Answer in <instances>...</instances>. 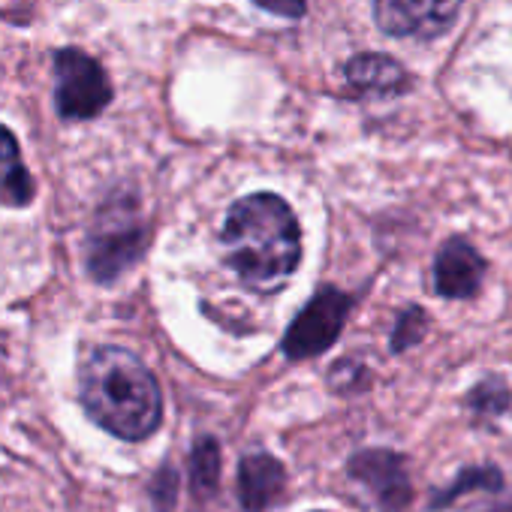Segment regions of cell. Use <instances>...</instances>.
I'll return each mask as SVG.
<instances>
[{"label": "cell", "mask_w": 512, "mask_h": 512, "mask_svg": "<svg viewBox=\"0 0 512 512\" xmlns=\"http://www.w3.org/2000/svg\"><path fill=\"white\" fill-rule=\"evenodd\" d=\"M485 272V256L464 235H452L434 256L431 284L440 299H473L482 290Z\"/></svg>", "instance_id": "ba28073f"}, {"label": "cell", "mask_w": 512, "mask_h": 512, "mask_svg": "<svg viewBox=\"0 0 512 512\" xmlns=\"http://www.w3.org/2000/svg\"><path fill=\"white\" fill-rule=\"evenodd\" d=\"M464 0H374V22L392 40L431 43L449 34Z\"/></svg>", "instance_id": "52a82bcc"}, {"label": "cell", "mask_w": 512, "mask_h": 512, "mask_svg": "<svg viewBox=\"0 0 512 512\" xmlns=\"http://www.w3.org/2000/svg\"><path fill=\"white\" fill-rule=\"evenodd\" d=\"M344 82L359 97H383V100L386 97H401L413 85V79L401 67V61H395L392 55H383V52L353 55L344 64Z\"/></svg>", "instance_id": "30bf717a"}, {"label": "cell", "mask_w": 512, "mask_h": 512, "mask_svg": "<svg viewBox=\"0 0 512 512\" xmlns=\"http://www.w3.org/2000/svg\"><path fill=\"white\" fill-rule=\"evenodd\" d=\"M76 386L85 416L118 440L142 443L163 425L160 380L121 344L91 347L79 365Z\"/></svg>", "instance_id": "7a4b0ae2"}, {"label": "cell", "mask_w": 512, "mask_h": 512, "mask_svg": "<svg viewBox=\"0 0 512 512\" xmlns=\"http://www.w3.org/2000/svg\"><path fill=\"white\" fill-rule=\"evenodd\" d=\"M145 491H148V500H151L154 512H172L175 503H178V491H181V476H178V470H175L169 461L160 464V467L151 473Z\"/></svg>", "instance_id": "e0dca14e"}, {"label": "cell", "mask_w": 512, "mask_h": 512, "mask_svg": "<svg viewBox=\"0 0 512 512\" xmlns=\"http://www.w3.org/2000/svg\"><path fill=\"white\" fill-rule=\"evenodd\" d=\"M287 491V467L272 452H247L238 461L241 512H269Z\"/></svg>", "instance_id": "9c48e42d"}, {"label": "cell", "mask_w": 512, "mask_h": 512, "mask_svg": "<svg viewBox=\"0 0 512 512\" xmlns=\"http://www.w3.org/2000/svg\"><path fill=\"white\" fill-rule=\"evenodd\" d=\"M52 76H55V112L67 124L94 121L115 100V88L106 67L79 46H61L52 52Z\"/></svg>", "instance_id": "277c9868"}, {"label": "cell", "mask_w": 512, "mask_h": 512, "mask_svg": "<svg viewBox=\"0 0 512 512\" xmlns=\"http://www.w3.org/2000/svg\"><path fill=\"white\" fill-rule=\"evenodd\" d=\"M326 380H329V389L338 392V395H362V392L371 389L374 371H371L362 359L347 356V359H338V362L329 368Z\"/></svg>", "instance_id": "2e32d148"}, {"label": "cell", "mask_w": 512, "mask_h": 512, "mask_svg": "<svg viewBox=\"0 0 512 512\" xmlns=\"http://www.w3.org/2000/svg\"><path fill=\"white\" fill-rule=\"evenodd\" d=\"M428 311L422 305H407L398 311L395 323H392V332H389V350L395 356L413 350L416 344H422V338L428 335Z\"/></svg>", "instance_id": "9a60e30c"}, {"label": "cell", "mask_w": 512, "mask_h": 512, "mask_svg": "<svg viewBox=\"0 0 512 512\" xmlns=\"http://www.w3.org/2000/svg\"><path fill=\"white\" fill-rule=\"evenodd\" d=\"M503 491V470L497 464H470V467H461L440 491L431 494V503L428 509H449L455 500L461 497H470V494H497Z\"/></svg>", "instance_id": "7c38bea8"}, {"label": "cell", "mask_w": 512, "mask_h": 512, "mask_svg": "<svg viewBox=\"0 0 512 512\" xmlns=\"http://www.w3.org/2000/svg\"><path fill=\"white\" fill-rule=\"evenodd\" d=\"M148 241L151 223L145 217L139 190L133 184L112 187L97 202L85 232V275L97 287L118 284L127 272H133L142 263V256L148 253Z\"/></svg>", "instance_id": "3957f363"}, {"label": "cell", "mask_w": 512, "mask_h": 512, "mask_svg": "<svg viewBox=\"0 0 512 512\" xmlns=\"http://www.w3.org/2000/svg\"><path fill=\"white\" fill-rule=\"evenodd\" d=\"M253 7H260L263 13L287 19V22H299L308 13V0H253Z\"/></svg>", "instance_id": "ac0fdd59"}, {"label": "cell", "mask_w": 512, "mask_h": 512, "mask_svg": "<svg viewBox=\"0 0 512 512\" xmlns=\"http://www.w3.org/2000/svg\"><path fill=\"white\" fill-rule=\"evenodd\" d=\"M187 473H190V491L199 500H208L217 491L220 473H223V449H220L217 437L199 434L193 440L190 458H187Z\"/></svg>", "instance_id": "4fadbf2b"}, {"label": "cell", "mask_w": 512, "mask_h": 512, "mask_svg": "<svg viewBox=\"0 0 512 512\" xmlns=\"http://www.w3.org/2000/svg\"><path fill=\"white\" fill-rule=\"evenodd\" d=\"M353 305H356L353 293H344L341 287H332V284L317 287V293L308 299V305L287 326V332L281 338V353L290 362H305V359L323 356L341 338Z\"/></svg>", "instance_id": "5b68a950"}, {"label": "cell", "mask_w": 512, "mask_h": 512, "mask_svg": "<svg viewBox=\"0 0 512 512\" xmlns=\"http://www.w3.org/2000/svg\"><path fill=\"white\" fill-rule=\"evenodd\" d=\"M223 263L253 293H278L302 263V226L278 193L235 199L220 229Z\"/></svg>", "instance_id": "6da1fadb"}, {"label": "cell", "mask_w": 512, "mask_h": 512, "mask_svg": "<svg viewBox=\"0 0 512 512\" xmlns=\"http://www.w3.org/2000/svg\"><path fill=\"white\" fill-rule=\"evenodd\" d=\"M464 407L479 422L500 419L512 407V386L503 377L488 374V377H482V380H476L470 386V392L464 395Z\"/></svg>", "instance_id": "5bb4252c"}, {"label": "cell", "mask_w": 512, "mask_h": 512, "mask_svg": "<svg viewBox=\"0 0 512 512\" xmlns=\"http://www.w3.org/2000/svg\"><path fill=\"white\" fill-rule=\"evenodd\" d=\"M347 476L371 494L380 512H407L413 503L410 461L395 449L374 446L353 452L347 461Z\"/></svg>", "instance_id": "8992f818"}, {"label": "cell", "mask_w": 512, "mask_h": 512, "mask_svg": "<svg viewBox=\"0 0 512 512\" xmlns=\"http://www.w3.org/2000/svg\"><path fill=\"white\" fill-rule=\"evenodd\" d=\"M37 199V181L25 163L19 136L0 124V205L4 208H31Z\"/></svg>", "instance_id": "8fae6325"}, {"label": "cell", "mask_w": 512, "mask_h": 512, "mask_svg": "<svg viewBox=\"0 0 512 512\" xmlns=\"http://www.w3.org/2000/svg\"><path fill=\"white\" fill-rule=\"evenodd\" d=\"M314 512H326V509H314Z\"/></svg>", "instance_id": "d6986e66"}]
</instances>
